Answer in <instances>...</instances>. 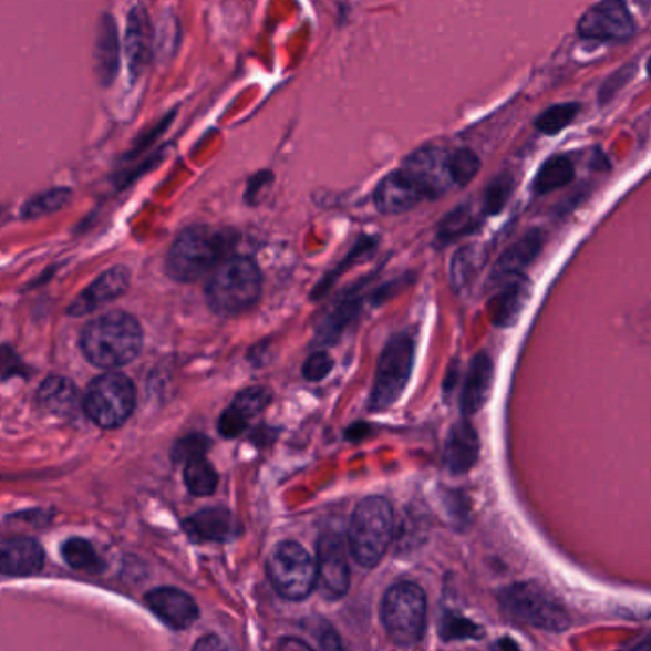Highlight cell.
<instances>
[{
	"label": "cell",
	"mask_w": 651,
	"mask_h": 651,
	"mask_svg": "<svg viewBox=\"0 0 651 651\" xmlns=\"http://www.w3.org/2000/svg\"><path fill=\"white\" fill-rule=\"evenodd\" d=\"M144 333L131 313L110 312L92 319L81 334V350L100 369L123 368L140 354Z\"/></svg>",
	"instance_id": "6da1fadb"
},
{
	"label": "cell",
	"mask_w": 651,
	"mask_h": 651,
	"mask_svg": "<svg viewBox=\"0 0 651 651\" xmlns=\"http://www.w3.org/2000/svg\"><path fill=\"white\" fill-rule=\"evenodd\" d=\"M231 234L208 226H192L168 250L167 271L174 281L192 283L215 270L231 250Z\"/></svg>",
	"instance_id": "7a4b0ae2"
},
{
	"label": "cell",
	"mask_w": 651,
	"mask_h": 651,
	"mask_svg": "<svg viewBox=\"0 0 651 651\" xmlns=\"http://www.w3.org/2000/svg\"><path fill=\"white\" fill-rule=\"evenodd\" d=\"M262 292V273L247 257H226L210 271L208 306L220 316H237L257 304Z\"/></svg>",
	"instance_id": "3957f363"
},
{
	"label": "cell",
	"mask_w": 651,
	"mask_h": 651,
	"mask_svg": "<svg viewBox=\"0 0 651 651\" xmlns=\"http://www.w3.org/2000/svg\"><path fill=\"white\" fill-rule=\"evenodd\" d=\"M394 534L392 506L384 497H368L355 506L348 545L354 560L363 568H374L389 552Z\"/></svg>",
	"instance_id": "277c9868"
},
{
	"label": "cell",
	"mask_w": 651,
	"mask_h": 651,
	"mask_svg": "<svg viewBox=\"0 0 651 651\" xmlns=\"http://www.w3.org/2000/svg\"><path fill=\"white\" fill-rule=\"evenodd\" d=\"M500 608L508 616L540 631L564 632L571 627V617L555 596L535 582H516L500 590Z\"/></svg>",
	"instance_id": "5b68a950"
},
{
	"label": "cell",
	"mask_w": 651,
	"mask_h": 651,
	"mask_svg": "<svg viewBox=\"0 0 651 651\" xmlns=\"http://www.w3.org/2000/svg\"><path fill=\"white\" fill-rule=\"evenodd\" d=\"M382 623L397 648H413L426 629V595L415 582L394 585L382 600Z\"/></svg>",
	"instance_id": "8992f818"
},
{
	"label": "cell",
	"mask_w": 651,
	"mask_h": 651,
	"mask_svg": "<svg viewBox=\"0 0 651 651\" xmlns=\"http://www.w3.org/2000/svg\"><path fill=\"white\" fill-rule=\"evenodd\" d=\"M415 350V337L407 331L394 334L390 339L376 368L373 392L369 397V411L381 413L402 397L413 373Z\"/></svg>",
	"instance_id": "52a82bcc"
},
{
	"label": "cell",
	"mask_w": 651,
	"mask_h": 651,
	"mask_svg": "<svg viewBox=\"0 0 651 651\" xmlns=\"http://www.w3.org/2000/svg\"><path fill=\"white\" fill-rule=\"evenodd\" d=\"M268 577L285 600L300 602L316 589V560L302 545L283 540L270 555Z\"/></svg>",
	"instance_id": "ba28073f"
},
{
	"label": "cell",
	"mask_w": 651,
	"mask_h": 651,
	"mask_svg": "<svg viewBox=\"0 0 651 651\" xmlns=\"http://www.w3.org/2000/svg\"><path fill=\"white\" fill-rule=\"evenodd\" d=\"M136 407V390L121 373H105L92 382L84 395V411L102 428H118Z\"/></svg>",
	"instance_id": "9c48e42d"
},
{
	"label": "cell",
	"mask_w": 651,
	"mask_h": 651,
	"mask_svg": "<svg viewBox=\"0 0 651 651\" xmlns=\"http://www.w3.org/2000/svg\"><path fill=\"white\" fill-rule=\"evenodd\" d=\"M403 173L410 176L424 199H440L457 187L451 173V149L424 146L403 161Z\"/></svg>",
	"instance_id": "30bf717a"
},
{
	"label": "cell",
	"mask_w": 651,
	"mask_h": 651,
	"mask_svg": "<svg viewBox=\"0 0 651 651\" xmlns=\"http://www.w3.org/2000/svg\"><path fill=\"white\" fill-rule=\"evenodd\" d=\"M582 39L600 42H627L637 35V23L624 0H600L577 23Z\"/></svg>",
	"instance_id": "8fae6325"
},
{
	"label": "cell",
	"mask_w": 651,
	"mask_h": 651,
	"mask_svg": "<svg viewBox=\"0 0 651 651\" xmlns=\"http://www.w3.org/2000/svg\"><path fill=\"white\" fill-rule=\"evenodd\" d=\"M316 585L326 598L339 600L350 589V566L344 540L337 534H323L316 550Z\"/></svg>",
	"instance_id": "7c38bea8"
},
{
	"label": "cell",
	"mask_w": 651,
	"mask_h": 651,
	"mask_svg": "<svg viewBox=\"0 0 651 651\" xmlns=\"http://www.w3.org/2000/svg\"><path fill=\"white\" fill-rule=\"evenodd\" d=\"M123 46H125L126 68L131 71V75L136 79L147 70V65L152 63L153 54H155L153 52V49H155V28H153L146 8H132L131 14L126 18Z\"/></svg>",
	"instance_id": "4fadbf2b"
},
{
	"label": "cell",
	"mask_w": 651,
	"mask_h": 651,
	"mask_svg": "<svg viewBox=\"0 0 651 651\" xmlns=\"http://www.w3.org/2000/svg\"><path fill=\"white\" fill-rule=\"evenodd\" d=\"M44 566V550L35 539H0V574L10 577L35 576Z\"/></svg>",
	"instance_id": "5bb4252c"
},
{
	"label": "cell",
	"mask_w": 651,
	"mask_h": 651,
	"mask_svg": "<svg viewBox=\"0 0 651 651\" xmlns=\"http://www.w3.org/2000/svg\"><path fill=\"white\" fill-rule=\"evenodd\" d=\"M146 602L149 610L159 617L163 623L178 631L192 627L199 617L194 598L178 589L163 587V589L152 590L146 596Z\"/></svg>",
	"instance_id": "9a60e30c"
},
{
	"label": "cell",
	"mask_w": 651,
	"mask_h": 651,
	"mask_svg": "<svg viewBox=\"0 0 651 651\" xmlns=\"http://www.w3.org/2000/svg\"><path fill=\"white\" fill-rule=\"evenodd\" d=\"M131 281V273L126 270L125 266H115L112 270L105 271L94 283L84 289L75 302L70 306V316L76 318V316H89L94 312L97 308L112 302L115 298L121 297L126 291Z\"/></svg>",
	"instance_id": "2e32d148"
},
{
	"label": "cell",
	"mask_w": 651,
	"mask_h": 651,
	"mask_svg": "<svg viewBox=\"0 0 651 651\" xmlns=\"http://www.w3.org/2000/svg\"><path fill=\"white\" fill-rule=\"evenodd\" d=\"M423 199L421 189L413 184L407 174L403 173L402 168L389 174L374 192V205L382 215L389 216L403 215L411 208H415Z\"/></svg>",
	"instance_id": "e0dca14e"
},
{
	"label": "cell",
	"mask_w": 651,
	"mask_h": 651,
	"mask_svg": "<svg viewBox=\"0 0 651 651\" xmlns=\"http://www.w3.org/2000/svg\"><path fill=\"white\" fill-rule=\"evenodd\" d=\"M186 534L202 542H228L239 535V521L223 506H210L187 518Z\"/></svg>",
	"instance_id": "ac0fdd59"
},
{
	"label": "cell",
	"mask_w": 651,
	"mask_h": 651,
	"mask_svg": "<svg viewBox=\"0 0 651 651\" xmlns=\"http://www.w3.org/2000/svg\"><path fill=\"white\" fill-rule=\"evenodd\" d=\"M270 402V390L262 389V386L242 390L241 394H237L234 403L220 416V423H218L220 434L224 437L241 436L250 421L260 415Z\"/></svg>",
	"instance_id": "d6986e66"
},
{
	"label": "cell",
	"mask_w": 651,
	"mask_h": 651,
	"mask_svg": "<svg viewBox=\"0 0 651 651\" xmlns=\"http://www.w3.org/2000/svg\"><path fill=\"white\" fill-rule=\"evenodd\" d=\"M121 68V39H118L117 23L112 14L102 16L97 23L96 41H94V71L97 81L110 86L117 76Z\"/></svg>",
	"instance_id": "ffe728a7"
},
{
	"label": "cell",
	"mask_w": 651,
	"mask_h": 651,
	"mask_svg": "<svg viewBox=\"0 0 651 651\" xmlns=\"http://www.w3.org/2000/svg\"><path fill=\"white\" fill-rule=\"evenodd\" d=\"M500 283L503 287L489 302V316L497 327H513L524 312L531 291L524 276H514Z\"/></svg>",
	"instance_id": "44dd1931"
},
{
	"label": "cell",
	"mask_w": 651,
	"mask_h": 651,
	"mask_svg": "<svg viewBox=\"0 0 651 651\" xmlns=\"http://www.w3.org/2000/svg\"><path fill=\"white\" fill-rule=\"evenodd\" d=\"M479 455V440L468 421L453 424L445 445V465L453 476H461L476 465Z\"/></svg>",
	"instance_id": "7402d4cb"
},
{
	"label": "cell",
	"mask_w": 651,
	"mask_h": 651,
	"mask_svg": "<svg viewBox=\"0 0 651 651\" xmlns=\"http://www.w3.org/2000/svg\"><path fill=\"white\" fill-rule=\"evenodd\" d=\"M493 374H495V369H493L492 358L485 352H479L471 361V368L466 373L465 389L461 394L463 415H474L484 407L487 397L492 394Z\"/></svg>",
	"instance_id": "603a6c76"
},
{
	"label": "cell",
	"mask_w": 651,
	"mask_h": 651,
	"mask_svg": "<svg viewBox=\"0 0 651 651\" xmlns=\"http://www.w3.org/2000/svg\"><path fill=\"white\" fill-rule=\"evenodd\" d=\"M37 403L50 415H75L81 395L75 384L65 376H50L37 390Z\"/></svg>",
	"instance_id": "cb8c5ba5"
},
{
	"label": "cell",
	"mask_w": 651,
	"mask_h": 651,
	"mask_svg": "<svg viewBox=\"0 0 651 651\" xmlns=\"http://www.w3.org/2000/svg\"><path fill=\"white\" fill-rule=\"evenodd\" d=\"M540 249H542V237L539 231H531L526 237H521L520 241L514 242L513 247H508L503 252V257L499 258V262L493 270L492 281L500 283V281L514 278V276H521V271L534 262Z\"/></svg>",
	"instance_id": "d4e9b609"
},
{
	"label": "cell",
	"mask_w": 651,
	"mask_h": 651,
	"mask_svg": "<svg viewBox=\"0 0 651 651\" xmlns=\"http://www.w3.org/2000/svg\"><path fill=\"white\" fill-rule=\"evenodd\" d=\"M574 178H576V168L571 159L564 155H555L539 168V173L535 176V194H550L560 187L568 186Z\"/></svg>",
	"instance_id": "484cf974"
},
{
	"label": "cell",
	"mask_w": 651,
	"mask_h": 651,
	"mask_svg": "<svg viewBox=\"0 0 651 651\" xmlns=\"http://www.w3.org/2000/svg\"><path fill=\"white\" fill-rule=\"evenodd\" d=\"M184 482H186V487L192 495L207 497V495H213L216 492V487H218V474H216L213 465L205 458V455H202V457H194L186 461Z\"/></svg>",
	"instance_id": "4316f807"
},
{
	"label": "cell",
	"mask_w": 651,
	"mask_h": 651,
	"mask_svg": "<svg viewBox=\"0 0 651 651\" xmlns=\"http://www.w3.org/2000/svg\"><path fill=\"white\" fill-rule=\"evenodd\" d=\"M478 226V213L471 205H463V207L455 208L453 213L445 216L444 223H442L440 231H437V237H440V241L442 242H450L453 239H458V237L471 234Z\"/></svg>",
	"instance_id": "83f0119b"
},
{
	"label": "cell",
	"mask_w": 651,
	"mask_h": 651,
	"mask_svg": "<svg viewBox=\"0 0 651 651\" xmlns=\"http://www.w3.org/2000/svg\"><path fill=\"white\" fill-rule=\"evenodd\" d=\"M71 195H73V192L68 187H52L49 192H42L35 197H31L23 205L21 215H23V218H41V216L52 215V213H58L60 208L65 207L71 202Z\"/></svg>",
	"instance_id": "f1b7e54d"
},
{
	"label": "cell",
	"mask_w": 651,
	"mask_h": 651,
	"mask_svg": "<svg viewBox=\"0 0 651 651\" xmlns=\"http://www.w3.org/2000/svg\"><path fill=\"white\" fill-rule=\"evenodd\" d=\"M62 555L71 568L79 571H100L102 569V558L97 556L96 548L92 547L89 540L70 539L63 542Z\"/></svg>",
	"instance_id": "f546056e"
},
{
	"label": "cell",
	"mask_w": 651,
	"mask_h": 651,
	"mask_svg": "<svg viewBox=\"0 0 651 651\" xmlns=\"http://www.w3.org/2000/svg\"><path fill=\"white\" fill-rule=\"evenodd\" d=\"M479 167H482V161L468 147L451 149V173L457 187L468 186L478 176Z\"/></svg>",
	"instance_id": "4dcf8cb0"
},
{
	"label": "cell",
	"mask_w": 651,
	"mask_h": 651,
	"mask_svg": "<svg viewBox=\"0 0 651 651\" xmlns=\"http://www.w3.org/2000/svg\"><path fill=\"white\" fill-rule=\"evenodd\" d=\"M355 316H358V300H344L342 304L334 308L333 313H329V318H326V321L319 327V340L331 342L337 339Z\"/></svg>",
	"instance_id": "1f68e13d"
},
{
	"label": "cell",
	"mask_w": 651,
	"mask_h": 651,
	"mask_svg": "<svg viewBox=\"0 0 651 651\" xmlns=\"http://www.w3.org/2000/svg\"><path fill=\"white\" fill-rule=\"evenodd\" d=\"M579 110H581L579 104L552 105L547 112L540 113L539 118L535 121V126L542 134H558L579 115Z\"/></svg>",
	"instance_id": "d6a6232c"
},
{
	"label": "cell",
	"mask_w": 651,
	"mask_h": 651,
	"mask_svg": "<svg viewBox=\"0 0 651 651\" xmlns=\"http://www.w3.org/2000/svg\"><path fill=\"white\" fill-rule=\"evenodd\" d=\"M482 629L478 624L461 617L458 613H445L442 617V623H440V634L444 638L445 642H457V640H476L482 637Z\"/></svg>",
	"instance_id": "836d02e7"
},
{
	"label": "cell",
	"mask_w": 651,
	"mask_h": 651,
	"mask_svg": "<svg viewBox=\"0 0 651 651\" xmlns=\"http://www.w3.org/2000/svg\"><path fill=\"white\" fill-rule=\"evenodd\" d=\"M514 182L510 176H500L497 180H493L489 187L485 189L484 195V213L485 215H497L513 195Z\"/></svg>",
	"instance_id": "e575fe53"
},
{
	"label": "cell",
	"mask_w": 651,
	"mask_h": 651,
	"mask_svg": "<svg viewBox=\"0 0 651 651\" xmlns=\"http://www.w3.org/2000/svg\"><path fill=\"white\" fill-rule=\"evenodd\" d=\"M474 249H463L458 252L453 266H451V276H453V283L457 289L465 287L471 281L472 273H474Z\"/></svg>",
	"instance_id": "d590c367"
},
{
	"label": "cell",
	"mask_w": 651,
	"mask_h": 651,
	"mask_svg": "<svg viewBox=\"0 0 651 651\" xmlns=\"http://www.w3.org/2000/svg\"><path fill=\"white\" fill-rule=\"evenodd\" d=\"M333 369V360L327 352H316L304 361V368H302V374H304L306 381L318 382L323 381L327 374L331 373Z\"/></svg>",
	"instance_id": "8d00e7d4"
},
{
	"label": "cell",
	"mask_w": 651,
	"mask_h": 651,
	"mask_svg": "<svg viewBox=\"0 0 651 651\" xmlns=\"http://www.w3.org/2000/svg\"><path fill=\"white\" fill-rule=\"evenodd\" d=\"M208 442L205 436H187L180 440L174 447L173 455L176 461L186 463L189 458L202 457L207 451Z\"/></svg>",
	"instance_id": "74e56055"
},
{
	"label": "cell",
	"mask_w": 651,
	"mask_h": 651,
	"mask_svg": "<svg viewBox=\"0 0 651 651\" xmlns=\"http://www.w3.org/2000/svg\"><path fill=\"white\" fill-rule=\"evenodd\" d=\"M319 644L326 650H340L342 648V642H340L337 632L331 627H327L326 631L319 632Z\"/></svg>",
	"instance_id": "f35d334b"
},
{
	"label": "cell",
	"mask_w": 651,
	"mask_h": 651,
	"mask_svg": "<svg viewBox=\"0 0 651 651\" xmlns=\"http://www.w3.org/2000/svg\"><path fill=\"white\" fill-rule=\"evenodd\" d=\"M278 648H283V650H312V645L306 644L304 640H298V638H287L283 642H279Z\"/></svg>",
	"instance_id": "ab89813d"
},
{
	"label": "cell",
	"mask_w": 651,
	"mask_h": 651,
	"mask_svg": "<svg viewBox=\"0 0 651 651\" xmlns=\"http://www.w3.org/2000/svg\"><path fill=\"white\" fill-rule=\"evenodd\" d=\"M195 648H199V650H202V648H220V642L216 640V637H208L207 640H203V642H197V645H195Z\"/></svg>",
	"instance_id": "60d3db41"
}]
</instances>
